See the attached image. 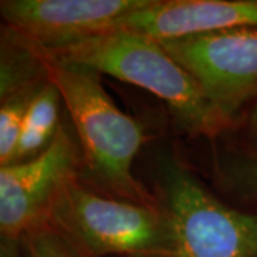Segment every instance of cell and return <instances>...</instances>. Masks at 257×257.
Wrapping results in <instances>:
<instances>
[{
	"instance_id": "1",
	"label": "cell",
	"mask_w": 257,
	"mask_h": 257,
	"mask_svg": "<svg viewBox=\"0 0 257 257\" xmlns=\"http://www.w3.org/2000/svg\"><path fill=\"white\" fill-rule=\"evenodd\" d=\"M22 45L39 57L84 66L145 89L165 101L179 126L192 136L214 138L233 121L206 97L199 83L156 39L110 30L60 46Z\"/></svg>"
},
{
	"instance_id": "2",
	"label": "cell",
	"mask_w": 257,
	"mask_h": 257,
	"mask_svg": "<svg viewBox=\"0 0 257 257\" xmlns=\"http://www.w3.org/2000/svg\"><path fill=\"white\" fill-rule=\"evenodd\" d=\"M39 60L73 121L89 180L110 197L159 207L132 172L139 150L146 143L145 127L113 103L100 73L45 57Z\"/></svg>"
},
{
	"instance_id": "3",
	"label": "cell",
	"mask_w": 257,
	"mask_h": 257,
	"mask_svg": "<svg viewBox=\"0 0 257 257\" xmlns=\"http://www.w3.org/2000/svg\"><path fill=\"white\" fill-rule=\"evenodd\" d=\"M49 226L80 257H173L165 209L96 193L74 179L56 202Z\"/></svg>"
},
{
	"instance_id": "4",
	"label": "cell",
	"mask_w": 257,
	"mask_h": 257,
	"mask_svg": "<svg viewBox=\"0 0 257 257\" xmlns=\"http://www.w3.org/2000/svg\"><path fill=\"white\" fill-rule=\"evenodd\" d=\"M173 257H257V214L230 209L175 160L159 170Z\"/></svg>"
},
{
	"instance_id": "5",
	"label": "cell",
	"mask_w": 257,
	"mask_h": 257,
	"mask_svg": "<svg viewBox=\"0 0 257 257\" xmlns=\"http://www.w3.org/2000/svg\"><path fill=\"white\" fill-rule=\"evenodd\" d=\"M82 150L63 124L39 156L0 167L2 239L20 240L46 226L66 186L77 179Z\"/></svg>"
},
{
	"instance_id": "6",
	"label": "cell",
	"mask_w": 257,
	"mask_h": 257,
	"mask_svg": "<svg viewBox=\"0 0 257 257\" xmlns=\"http://www.w3.org/2000/svg\"><path fill=\"white\" fill-rule=\"evenodd\" d=\"M159 42L230 120L257 94V29L219 30Z\"/></svg>"
},
{
	"instance_id": "7",
	"label": "cell",
	"mask_w": 257,
	"mask_h": 257,
	"mask_svg": "<svg viewBox=\"0 0 257 257\" xmlns=\"http://www.w3.org/2000/svg\"><path fill=\"white\" fill-rule=\"evenodd\" d=\"M152 0H2L8 33L36 47L60 46L107 32Z\"/></svg>"
},
{
	"instance_id": "8",
	"label": "cell",
	"mask_w": 257,
	"mask_h": 257,
	"mask_svg": "<svg viewBox=\"0 0 257 257\" xmlns=\"http://www.w3.org/2000/svg\"><path fill=\"white\" fill-rule=\"evenodd\" d=\"M231 29H257V0H152L111 25L156 40Z\"/></svg>"
},
{
	"instance_id": "9",
	"label": "cell",
	"mask_w": 257,
	"mask_h": 257,
	"mask_svg": "<svg viewBox=\"0 0 257 257\" xmlns=\"http://www.w3.org/2000/svg\"><path fill=\"white\" fill-rule=\"evenodd\" d=\"M60 103L62 96L57 87L46 80L29 106L13 163L39 156L50 146L62 126L59 123Z\"/></svg>"
},
{
	"instance_id": "10",
	"label": "cell",
	"mask_w": 257,
	"mask_h": 257,
	"mask_svg": "<svg viewBox=\"0 0 257 257\" xmlns=\"http://www.w3.org/2000/svg\"><path fill=\"white\" fill-rule=\"evenodd\" d=\"M47 80V79H46ZM46 80L32 84L2 99L0 107V165H12L16 157L19 139L29 106Z\"/></svg>"
},
{
	"instance_id": "11",
	"label": "cell",
	"mask_w": 257,
	"mask_h": 257,
	"mask_svg": "<svg viewBox=\"0 0 257 257\" xmlns=\"http://www.w3.org/2000/svg\"><path fill=\"white\" fill-rule=\"evenodd\" d=\"M25 257H80L52 226H42L22 239Z\"/></svg>"
},
{
	"instance_id": "12",
	"label": "cell",
	"mask_w": 257,
	"mask_h": 257,
	"mask_svg": "<svg viewBox=\"0 0 257 257\" xmlns=\"http://www.w3.org/2000/svg\"><path fill=\"white\" fill-rule=\"evenodd\" d=\"M220 167L226 182L236 192L257 199V156H234L223 160Z\"/></svg>"
},
{
	"instance_id": "13",
	"label": "cell",
	"mask_w": 257,
	"mask_h": 257,
	"mask_svg": "<svg viewBox=\"0 0 257 257\" xmlns=\"http://www.w3.org/2000/svg\"><path fill=\"white\" fill-rule=\"evenodd\" d=\"M0 257H25L22 241L20 240L2 239Z\"/></svg>"
},
{
	"instance_id": "14",
	"label": "cell",
	"mask_w": 257,
	"mask_h": 257,
	"mask_svg": "<svg viewBox=\"0 0 257 257\" xmlns=\"http://www.w3.org/2000/svg\"><path fill=\"white\" fill-rule=\"evenodd\" d=\"M250 127H251V132L254 133V136H257V104L250 114Z\"/></svg>"
}]
</instances>
